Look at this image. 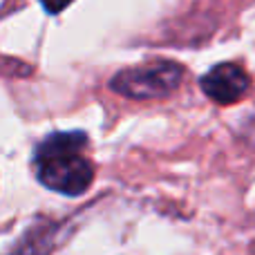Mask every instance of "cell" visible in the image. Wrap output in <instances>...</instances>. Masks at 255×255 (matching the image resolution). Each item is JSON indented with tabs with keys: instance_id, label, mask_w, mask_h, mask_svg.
<instances>
[{
	"instance_id": "7a4b0ae2",
	"label": "cell",
	"mask_w": 255,
	"mask_h": 255,
	"mask_svg": "<svg viewBox=\"0 0 255 255\" xmlns=\"http://www.w3.org/2000/svg\"><path fill=\"white\" fill-rule=\"evenodd\" d=\"M184 67L172 61H152L117 72L110 81V88L128 99H163L181 85Z\"/></svg>"
},
{
	"instance_id": "3957f363",
	"label": "cell",
	"mask_w": 255,
	"mask_h": 255,
	"mask_svg": "<svg viewBox=\"0 0 255 255\" xmlns=\"http://www.w3.org/2000/svg\"><path fill=\"white\" fill-rule=\"evenodd\" d=\"M251 88L249 74L235 63H220L202 76V90L220 106H229L244 97Z\"/></svg>"
},
{
	"instance_id": "277c9868",
	"label": "cell",
	"mask_w": 255,
	"mask_h": 255,
	"mask_svg": "<svg viewBox=\"0 0 255 255\" xmlns=\"http://www.w3.org/2000/svg\"><path fill=\"white\" fill-rule=\"evenodd\" d=\"M49 249H52V229H34L29 238L22 240L9 255H47Z\"/></svg>"
},
{
	"instance_id": "6da1fadb",
	"label": "cell",
	"mask_w": 255,
	"mask_h": 255,
	"mask_svg": "<svg viewBox=\"0 0 255 255\" xmlns=\"http://www.w3.org/2000/svg\"><path fill=\"white\" fill-rule=\"evenodd\" d=\"M88 148L85 132H54L34 150L36 177L54 193L79 197L94 179V166L83 157Z\"/></svg>"
},
{
	"instance_id": "5b68a950",
	"label": "cell",
	"mask_w": 255,
	"mask_h": 255,
	"mask_svg": "<svg viewBox=\"0 0 255 255\" xmlns=\"http://www.w3.org/2000/svg\"><path fill=\"white\" fill-rule=\"evenodd\" d=\"M70 2L72 0H40V4L47 13H61Z\"/></svg>"
}]
</instances>
